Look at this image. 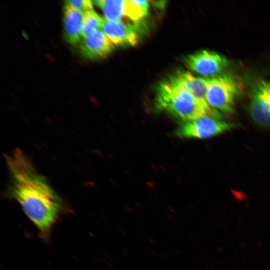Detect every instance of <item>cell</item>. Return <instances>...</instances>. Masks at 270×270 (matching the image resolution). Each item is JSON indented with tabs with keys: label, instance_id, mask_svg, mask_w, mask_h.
Here are the masks:
<instances>
[{
	"label": "cell",
	"instance_id": "obj_8",
	"mask_svg": "<svg viewBox=\"0 0 270 270\" xmlns=\"http://www.w3.org/2000/svg\"><path fill=\"white\" fill-rule=\"evenodd\" d=\"M170 78L185 88L208 110L219 114L218 112L212 109L206 102L208 78L196 77L184 70H178Z\"/></svg>",
	"mask_w": 270,
	"mask_h": 270
},
{
	"label": "cell",
	"instance_id": "obj_2",
	"mask_svg": "<svg viewBox=\"0 0 270 270\" xmlns=\"http://www.w3.org/2000/svg\"><path fill=\"white\" fill-rule=\"evenodd\" d=\"M156 106L158 110H166L182 122L205 115H218L206 108L185 88L170 78L157 85Z\"/></svg>",
	"mask_w": 270,
	"mask_h": 270
},
{
	"label": "cell",
	"instance_id": "obj_13",
	"mask_svg": "<svg viewBox=\"0 0 270 270\" xmlns=\"http://www.w3.org/2000/svg\"><path fill=\"white\" fill-rule=\"evenodd\" d=\"M104 18H102L94 10L88 11L84 14L82 36L84 38L96 30L102 28Z\"/></svg>",
	"mask_w": 270,
	"mask_h": 270
},
{
	"label": "cell",
	"instance_id": "obj_7",
	"mask_svg": "<svg viewBox=\"0 0 270 270\" xmlns=\"http://www.w3.org/2000/svg\"><path fill=\"white\" fill-rule=\"evenodd\" d=\"M139 24L125 23L122 20L104 18L102 30L107 38L118 46H133L138 42L140 35Z\"/></svg>",
	"mask_w": 270,
	"mask_h": 270
},
{
	"label": "cell",
	"instance_id": "obj_5",
	"mask_svg": "<svg viewBox=\"0 0 270 270\" xmlns=\"http://www.w3.org/2000/svg\"><path fill=\"white\" fill-rule=\"evenodd\" d=\"M185 64L192 70L206 76H218L229 66L228 60L223 55L212 50H202L186 56Z\"/></svg>",
	"mask_w": 270,
	"mask_h": 270
},
{
	"label": "cell",
	"instance_id": "obj_1",
	"mask_svg": "<svg viewBox=\"0 0 270 270\" xmlns=\"http://www.w3.org/2000/svg\"><path fill=\"white\" fill-rule=\"evenodd\" d=\"M10 182L8 196L16 200L44 240L64 211L60 196L20 149L6 157Z\"/></svg>",
	"mask_w": 270,
	"mask_h": 270
},
{
	"label": "cell",
	"instance_id": "obj_6",
	"mask_svg": "<svg viewBox=\"0 0 270 270\" xmlns=\"http://www.w3.org/2000/svg\"><path fill=\"white\" fill-rule=\"evenodd\" d=\"M248 111L256 123L270 128V81H261L254 86Z\"/></svg>",
	"mask_w": 270,
	"mask_h": 270
},
{
	"label": "cell",
	"instance_id": "obj_14",
	"mask_svg": "<svg viewBox=\"0 0 270 270\" xmlns=\"http://www.w3.org/2000/svg\"><path fill=\"white\" fill-rule=\"evenodd\" d=\"M92 2L90 0H70L65 2V3L83 14L93 10Z\"/></svg>",
	"mask_w": 270,
	"mask_h": 270
},
{
	"label": "cell",
	"instance_id": "obj_11",
	"mask_svg": "<svg viewBox=\"0 0 270 270\" xmlns=\"http://www.w3.org/2000/svg\"><path fill=\"white\" fill-rule=\"evenodd\" d=\"M148 8V0H124V16L134 23L139 24L147 16Z\"/></svg>",
	"mask_w": 270,
	"mask_h": 270
},
{
	"label": "cell",
	"instance_id": "obj_3",
	"mask_svg": "<svg viewBox=\"0 0 270 270\" xmlns=\"http://www.w3.org/2000/svg\"><path fill=\"white\" fill-rule=\"evenodd\" d=\"M206 102L212 110L228 113L232 112L238 95V84L234 78L226 74L208 78Z\"/></svg>",
	"mask_w": 270,
	"mask_h": 270
},
{
	"label": "cell",
	"instance_id": "obj_10",
	"mask_svg": "<svg viewBox=\"0 0 270 270\" xmlns=\"http://www.w3.org/2000/svg\"><path fill=\"white\" fill-rule=\"evenodd\" d=\"M64 36L72 45L76 44L82 36L84 14L65 3L64 7Z\"/></svg>",
	"mask_w": 270,
	"mask_h": 270
},
{
	"label": "cell",
	"instance_id": "obj_12",
	"mask_svg": "<svg viewBox=\"0 0 270 270\" xmlns=\"http://www.w3.org/2000/svg\"><path fill=\"white\" fill-rule=\"evenodd\" d=\"M92 2L102 9L106 20L120 21L124 16V0H100Z\"/></svg>",
	"mask_w": 270,
	"mask_h": 270
},
{
	"label": "cell",
	"instance_id": "obj_9",
	"mask_svg": "<svg viewBox=\"0 0 270 270\" xmlns=\"http://www.w3.org/2000/svg\"><path fill=\"white\" fill-rule=\"evenodd\" d=\"M114 48L113 44L102 31L97 30L83 38L80 45L82 54L90 59L104 58Z\"/></svg>",
	"mask_w": 270,
	"mask_h": 270
},
{
	"label": "cell",
	"instance_id": "obj_4",
	"mask_svg": "<svg viewBox=\"0 0 270 270\" xmlns=\"http://www.w3.org/2000/svg\"><path fill=\"white\" fill-rule=\"evenodd\" d=\"M236 127L232 123L205 115L196 119L182 122L176 128L175 136L180 138H206L228 131Z\"/></svg>",
	"mask_w": 270,
	"mask_h": 270
}]
</instances>
